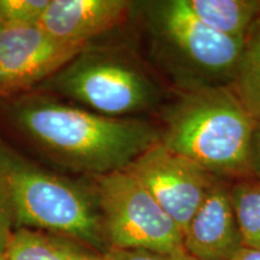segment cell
I'll list each match as a JSON object with an SVG mask.
<instances>
[{
	"instance_id": "7402d4cb",
	"label": "cell",
	"mask_w": 260,
	"mask_h": 260,
	"mask_svg": "<svg viewBox=\"0 0 260 260\" xmlns=\"http://www.w3.org/2000/svg\"><path fill=\"white\" fill-rule=\"evenodd\" d=\"M3 260H6V259H3Z\"/></svg>"
},
{
	"instance_id": "277c9868",
	"label": "cell",
	"mask_w": 260,
	"mask_h": 260,
	"mask_svg": "<svg viewBox=\"0 0 260 260\" xmlns=\"http://www.w3.org/2000/svg\"><path fill=\"white\" fill-rule=\"evenodd\" d=\"M148 19L159 59L182 93L232 86L245 41L205 25L183 0L152 3Z\"/></svg>"
},
{
	"instance_id": "30bf717a",
	"label": "cell",
	"mask_w": 260,
	"mask_h": 260,
	"mask_svg": "<svg viewBox=\"0 0 260 260\" xmlns=\"http://www.w3.org/2000/svg\"><path fill=\"white\" fill-rule=\"evenodd\" d=\"M124 0H50L38 27L64 45L86 48L87 44L125 18Z\"/></svg>"
},
{
	"instance_id": "44dd1931",
	"label": "cell",
	"mask_w": 260,
	"mask_h": 260,
	"mask_svg": "<svg viewBox=\"0 0 260 260\" xmlns=\"http://www.w3.org/2000/svg\"><path fill=\"white\" fill-rule=\"evenodd\" d=\"M99 260H103V258H100V259H99Z\"/></svg>"
},
{
	"instance_id": "ffe728a7",
	"label": "cell",
	"mask_w": 260,
	"mask_h": 260,
	"mask_svg": "<svg viewBox=\"0 0 260 260\" xmlns=\"http://www.w3.org/2000/svg\"><path fill=\"white\" fill-rule=\"evenodd\" d=\"M182 260H201V259H198V258H194V256H191V255L184 254L183 258H182Z\"/></svg>"
},
{
	"instance_id": "9c48e42d",
	"label": "cell",
	"mask_w": 260,
	"mask_h": 260,
	"mask_svg": "<svg viewBox=\"0 0 260 260\" xmlns=\"http://www.w3.org/2000/svg\"><path fill=\"white\" fill-rule=\"evenodd\" d=\"M242 247L230 183L219 178L184 229V252L201 260H233Z\"/></svg>"
},
{
	"instance_id": "5bb4252c",
	"label": "cell",
	"mask_w": 260,
	"mask_h": 260,
	"mask_svg": "<svg viewBox=\"0 0 260 260\" xmlns=\"http://www.w3.org/2000/svg\"><path fill=\"white\" fill-rule=\"evenodd\" d=\"M230 199L243 246L260 249V180L245 177L230 183Z\"/></svg>"
},
{
	"instance_id": "ac0fdd59",
	"label": "cell",
	"mask_w": 260,
	"mask_h": 260,
	"mask_svg": "<svg viewBox=\"0 0 260 260\" xmlns=\"http://www.w3.org/2000/svg\"><path fill=\"white\" fill-rule=\"evenodd\" d=\"M249 170L251 176L260 180V122L255 121L249 146Z\"/></svg>"
},
{
	"instance_id": "7a4b0ae2",
	"label": "cell",
	"mask_w": 260,
	"mask_h": 260,
	"mask_svg": "<svg viewBox=\"0 0 260 260\" xmlns=\"http://www.w3.org/2000/svg\"><path fill=\"white\" fill-rule=\"evenodd\" d=\"M255 121L232 87L182 93L164 115L160 142L213 176L251 177L249 146Z\"/></svg>"
},
{
	"instance_id": "52a82bcc",
	"label": "cell",
	"mask_w": 260,
	"mask_h": 260,
	"mask_svg": "<svg viewBox=\"0 0 260 260\" xmlns=\"http://www.w3.org/2000/svg\"><path fill=\"white\" fill-rule=\"evenodd\" d=\"M176 222L183 234L218 177L160 141L126 169Z\"/></svg>"
},
{
	"instance_id": "5b68a950",
	"label": "cell",
	"mask_w": 260,
	"mask_h": 260,
	"mask_svg": "<svg viewBox=\"0 0 260 260\" xmlns=\"http://www.w3.org/2000/svg\"><path fill=\"white\" fill-rule=\"evenodd\" d=\"M48 82L57 93L112 118L146 111L160 99L157 84L138 64L110 51L83 50Z\"/></svg>"
},
{
	"instance_id": "8fae6325",
	"label": "cell",
	"mask_w": 260,
	"mask_h": 260,
	"mask_svg": "<svg viewBox=\"0 0 260 260\" xmlns=\"http://www.w3.org/2000/svg\"><path fill=\"white\" fill-rule=\"evenodd\" d=\"M102 254L83 242L59 234L17 228L10 237L6 260H99Z\"/></svg>"
},
{
	"instance_id": "4fadbf2b",
	"label": "cell",
	"mask_w": 260,
	"mask_h": 260,
	"mask_svg": "<svg viewBox=\"0 0 260 260\" xmlns=\"http://www.w3.org/2000/svg\"><path fill=\"white\" fill-rule=\"evenodd\" d=\"M232 89L254 121L260 122V17L245 39Z\"/></svg>"
},
{
	"instance_id": "8992f818",
	"label": "cell",
	"mask_w": 260,
	"mask_h": 260,
	"mask_svg": "<svg viewBox=\"0 0 260 260\" xmlns=\"http://www.w3.org/2000/svg\"><path fill=\"white\" fill-rule=\"evenodd\" d=\"M94 178L110 247L186 254L180 226L128 170Z\"/></svg>"
},
{
	"instance_id": "d6986e66",
	"label": "cell",
	"mask_w": 260,
	"mask_h": 260,
	"mask_svg": "<svg viewBox=\"0 0 260 260\" xmlns=\"http://www.w3.org/2000/svg\"><path fill=\"white\" fill-rule=\"evenodd\" d=\"M233 260H260V249L243 246Z\"/></svg>"
},
{
	"instance_id": "3957f363",
	"label": "cell",
	"mask_w": 260,
	"mask_h": 260,
	"mask_svg": "<svg viewBox=\"0 0 260 260\" xmlns=\"http://www.w3.org/2000/svg\"><path fill=\"white\" fill-rule=\"evenodd\" d=\"M0 197L19 228L59 234L100 254L110 248L95 189L37 167L0 139Z\"/></svg>"
},
{
	"instance_id": "7c38bea8",
	"label": "cell",
	"mask_w": 260,
	"mask_h": 260,
	"mask_svg": "<svg viewBox=\"0 0 260 260\" xmlns=\"http://www.w3.org/2000/svg\"><path fill=\"white\" fill-rule=\"evenodd\" d=\"M195 17L212 30L245 41L260 17V2L252 0H183Z\"/></svg>"
},
{
	"instance_id": "ba28073f",
	"label": "cell",
	"mask_w": 260,
	"mask_h": 260,
	"mask_svg": "<svg viewBox=\"0 0 260 260\" xmlns=\"http://www.w3.org/2000/svg\"><path fill=\"white\" fill-rule=\"evenodd\" d=\"M83 50L56 41L38 25L0 24V94L46 81Z\"/></svg>"
},
{
	"instance_id": "6da1fadb",
	"label": "cell",
	"mask_w": 260,
	"mask_h": 260,
	"mask_svg": "<svg viewBox=\"0 0 260 260\" xmlns=\"http://www.w3.org/2000/svg\"><path fill=\"white\" fill-rule=\"evenodd\" d=\"M10 119L57 161L94 177L126 170L160 141V130L148 122L98 115L44 95L16 100Z\"/></svg>"
},
{
	"instance_id": "2e32d148",
	"label": "cell",
	"mask_w": 260,
	"mask_h": 260,
	"mask_svg": "<svg viewBox=\"0 0 260 260\" xmlns=\"http://www.w3.org/2000/svg\"><path fill=\"white\" fill-rule=\"evenodd\" d=\"M103 260H182L183 255H170L139 248H118L110 247L102 254Z\"/></svg>"
},
{
	"instance_id": "e0dca14e",
	"label": "cell",
	"mask_w": 260,
	"mask_h": 260,
	"mask_svg": "<svg viewBox=\"0 0 260 260\" xmlns=\"http://www.w3.org/2000/svg\"><path fill=\"white\" fill-rule=\"evenodd\" d=\"M12 214L6 201L0 197V260L5 259L6 252L11 237Z\"/></svg>"
},
{
	"instance_id": "9a60e30c",
	"label": "cell",
	"mask_w": 260,
	"mask_h": 260,
	"mask_svg": "<svg viewBox=\"0 0 260 260\" xmlns=\"http://www.w3.org/2000/svg\"><path fill=\"white\" fill-rule=\"evenodd\" d=\"M50 0H0V24L38 25Z\"/></svg>"
}]
</instances>
